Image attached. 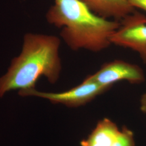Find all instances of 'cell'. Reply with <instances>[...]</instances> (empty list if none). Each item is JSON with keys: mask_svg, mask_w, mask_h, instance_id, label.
I'll list each match as a JSON object with an SVG mask.
<instances>
[{"mask_svg": "<svg viewBox=\"0 0 146 146\" xmlns=\"http://www.w3.org/2000/svg\"><path fill=\"white\" fill-rule=\"evenodd\" d=\"M60 43L55 36L26 34L21 54L12 60L7 72L0 78V98L12 90L35 88L41 76L50 84L56 83L62 69Z\"/></svg>", "mask_w": 146, "mask_h": 146, "instance_id": "6da1fadb", "label": "cell"}, {"mask_svg": "<svg viewBox=\"0 0 146 146\" xmlns=\"http://www.w3.org/2000/svg\"><path fill=\"white\" fill-rule=\"evenodd\" d=\"M50 25L61 29L60 36L72 50L99 52L111 44L110 38L120 26L94 14L80 0H55L46 14Z\"/></svg>", "mask_w": 146, "mask_h": 146, "instance_id": "7a4b0ae2", "label": "cell"}, {"mask_svg": "<svg viewBox=\"0 0 146 146\" xmlns=\"http://www.w3.org/2000/svg\"><path fill=\"white\" fill-rule=\"evenodd\" d=\"M119 28L110 38L111 43L138 52L146 63V17L135 11L120 21Z\"/></svg>", "mask_w": 146, "mask_h": 146, "instance_id": "3957f363", "label": "cell"}, {"mask_svg": "<svg viewBox=\"0 0 146 146\" xmlns=\"http://www.w3.org/2000/svg\"><path fill=\"white\" fill-rule=\"evenodd\" d=\"M109 89L108 87L84 79L82 84L63 92H43L34 88L20 90L19 95L22 97L41 98L50 101L52 104H60L67 107H76L88 103Z\"/></svg>", "mask_w": 146, "mask_h": 146, "instance_id": "277c9868", "label": "cell"}, {"mask_svg": "<svg viewBox=\"0 0 146 146\" xmlns=\"http://www.w3.org/2000/svg\"><path fill=\"white\" fill-rule=\"evenodd\" d=\"M85 80L110 88L115 82L122 80L131 84H140L145 81V76L143 70L137 65L115 60L105 63L99 70Z\"/></svg>", "mask_w": 146, "mask_h": 146, "instance_id": "5b68a950", "label": "cell"}, {"mask_svg": "<svg viewBox=\"0 0 146 146\" xmlns=\"http://www.w3.org/2000/svg\"><path fill=\"white\" fill-rule=\"evenodd\" d=\"M94 14L120 21L135 11L129 0H80Z\"/></svg>", "mask_w": 146, "mask_h": 146, "instance_id": "8992f818", "label": "cell"}, {"mask_svg": "<svg viewBox=\"0 0 146 146\" xmlns=\"http://www.w3.org/2000/svg\"><path fill=\"white\" fill-rule=\"evenodd\" d=\"M118 127L105 118L99 121L88 137L81 141V146H111L120 134Z\"/></svg>", "mask_w": 146, "mask_h": 146, "instance_id": "52a82bcc", "label": "cell"}, {"mask_svg": "<svg viewBox=\"0 0 146 146\" xmlns=\"http://www.w3.org/2000/svg\"><path fill=\"white\" fill-rule=\"evenodd\" d=\"M111 146H135L133 132L124 127Z\"/></svg>", "mask_w": 146, "mask_h": 146, "instance_id": "ba28073f", "label": "cell"}, {"mask_svg": "<svg viewBox=\"0 0 146 146\" xmlns=\"http://www.w3.org/2000/svg\"><path fill=\"white\" fill-rule=\"evenodd\" d=\"M134 8H137L146 11V0H129Z\"/></svg>", "mask_w": 146, "mask_h": 146, "instance_id": "9c48e42d", "label": "cell"}, {"mask_svg": "<svg viewBox=\"0 0 146 146\" xmlns=\"http://www.w3.org/2000/svg\"><path fill=\"white\" fill-rule=\"evenodd\" d=\"M141 110L142 111L146 113V92L141 98Z\"/></svg>", "mask_w": 146, "mask_h": 146, "instance_id": "30bf717a", "label": "cell"}]
</instances>
